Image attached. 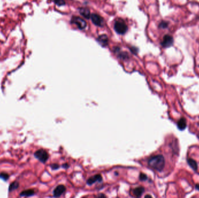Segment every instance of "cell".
<instances>
[{"label":"cell","mask_w":199,"mask_h":198,"mask_svg":"<svg viewBox=\"0 0 199 198\" xmlns=\"http://www.w3.org/2000/svg\"><path fill=\"white\" fill-rule=\"evenodd\" d=\"M149 166L154 169L161 171L165 166V159L162 155H156L148 160Z\"/></svg>","instance_id":"6da1fadb"},{"label":"cell","mask_w":199,"mask_h":198,"mask_svg":"<svg viewBox=\"0 0 199 198\" xmlns=\"http://www.w3.org/2000/svg\"><path fill=\"white\" fill-rule=\"evenodd\" d=\"M114 29L117 33L120 35L125 34L128 30V26L125 22L122 19H118L116 21L114 26Z\"/></svg>","instance_id":"7a4b0ae2"},{"label":"cell","mask_w":199,"mask_h":198,"mask_svg":"<svg viewBox=\"0 0 199 198\" xmlns=\"http://www.w3.org/2000/svg\"><path fill=\"white\" fill-rule=\"evenodd\" d=\"M71 23L76 25L77 27L81 30L85 29L87 26V23L86 22V21L84 19L79 17V16H73V17H72L71 19Z\"/></svg>","instance_id":"3957f363"},{"label":"cell","mask_w":199,"mask_h":198,"mask_svg":"<svg viewBox=\"0 0 199 198\" xmlns=\"http://www.w3.org/2000/svg\"><path fill=\"white\" fill-rule=\"evenodd\" d=\"M35 156L43 163H45L48 159V154L44 149H39L35 153Z\"/></svg>","instance_id":"277c9868"},{"label":"cell","mask_w":199,"mask_h":198,"mask_svg":"<svg viewBox=\"0 0 199 198\" xmlns=\"http://www.w3.org/2000/svg\"><path fill=\"white\" fill-rule=\"evenodd\" d=\"M91 19L93 23L98 26H103L104 23L103 18L100 15L97 13H93L91 15Z\"/></svg>","instance_id":"5b68a950"},{"label":"cell","mask_w":199,"mask_h":198,"mask_svg":"<svg viewBox=\"0 0 199 198\" xmlns=\"http://www.w3.org/2000/svg\"><path fill=\"white\" fill-rule=\"evenodd\" d=\"M174 39L173 37L168 35L164 36L161 42V45L164 48H169L173 45Z\"/></svg>","instance_id":"8992f818"},{"label":"cell","mask_w":199,"mask_h":198,"mask_svg":"<svg viewBox=\"0 0 199 198\" xmlns=\"http://www.w3.org/2000/svg\"><path fill=\"white\" fill-rule=\"evenodd\" d=\"M103 180V177L101 174H97L91 177L87 181V184L89 185H91L96 182H101Z\"/></svg>","instance_id":"52a82bcc"},{"label":"cell","mask_w":199,"mask_h":198,"mask_svg":"<svg viewBox=\"0 0 199 198\" xmlns=\"http://www.w3.org/2000/svg\"><path fill=\"white\" fill-rule=\"evenodd\" d=\"M66 191V187L63 185H60L57 187L54 190V196L55 197H58L61 196Z\"/></svg>","instance_id":"ba28073f"},{"label":"cell","mask_w":199,"mask_h":198,"mask_svg":"<svg viewBox=\"0 0 199 198\" xmlns=\"http://www.w3.org/2000/svg\"><path fill=\"white\" fill-rule=\"evenodd\" d=\"M79 11L80 13L87 19H89L91 17L90 11L89 9L86 8H80L79 9Z\"/></svg>","instance_id":"9c48e42d"},{"label":"cell","mask_w":199,"mask_h":198,"mask_svg":"<svg viewBox=\"0 0 199 198\" xmlns=\"http://www.w3.org/2000/svg\"><path fill=\"white\" fill-rule=\"evenodd\" d=\"M97 41L99 42V43H100L103 46H106L108 45V37L105 35H103L98 36V37L97 38Z\"/></svg>","instance_id":"30bf717a"},{"label":"cell","mask_w":199,"mask_h":198,"mask_svg":"<svg viewBox=\"0 0 199 198\" xmlns=\"http://www.w3.org/2000/svg\"><path fill=\"white\" fill-rule=\"evenodd\" d=\"M144 191V188L142 187H139L138 188H136L133 191L134 195L137 197V198H140L142 195H143V192Z\"/></svg>","instance_id":"8fae6325"},{"label":"cell","mask_w":199,"mask_h":198,"mask_svg":"<svg viewBox=\"0 0 199 198\" xmlns=\"http://www.w3.org/2000/svg\"><path fill=\"white\" fill-rule=\"evenodd\" d=\"M178 127L180 130H184L186 127V121L185 118H181L178 122Z\"/></svg>","instance_id":"7c38bea8"},{"label":"cell","mask_w":199,"mask_h":198,"mask_svg":"<svg viewBox=\"0 0 199 198\" xmlns=\"http://www.w3.org/2000/svg\"><path fill=\"white\" fill-rule=\"evenodd\" d=\"M188 163L189 164V165L190 166V167L194 170H197V168H198V166H197V162L191 159V158H189L188 159Z\"/></svg>","instance_id":"4fadbf2b"},{"label":"cell","mask_w":199,"mask_h":198,"mask_svg":"<svg viewBox=\"0 0 199 198\" xmlns=\"http://www.w3.org/2000/svg\"><path fill=\"white\" fill-rule=\"evenodd\" d=\"M35 191L33 189H27L26 191H24L21 192V196H30L33 195H34Z\"/></svg>","instance_id":"5bb4252c"},{"label":"cell","mask_w":199,"mask_h":198,"mask_svg":"<svg viewBox=\"0 0 199 198\" xmlns=\"http://www.w3.org/2000/svg\"><path fill=\"white\" fill-rule=\"evenodd\" d=\"M18 187H19V183H18L13 182V183H12L10 185V186L9 187V191L10 192L12 191H13V190H15L16 189H17L18 188Z\"/></svg>","instance_id":"9a60e30c"},{"label":"cell","mask_w":199,"mask_h":198,"mask_svg":"<svg viewBox=\"0 0 199 198\" xmlns=\"http://www.w3.org/2000/svg\"><path fill=\"white\" fill-rule=\"evenodd\" d=\"M168 26V23L166 21H162L159 25V27L161 29H165Z\"/></svg>","instance_id":"2e32d148"},{"label":"cell","mask_w":199,"mask_h":198,"mask_svg":"<svg viewBox=\"0 0 199 198\" xmlns=\"http://www.w3.org/2000/svg\"><path fill=\"white\" fill-rule=\"evenodd\" d=\"M8 178H9V175L7 173H2L0 174V178L3 179L4 181H7L8 179Z\"/></svg>","instance_id":"e0dca14e"},{"label":"cell","mask_w":199,"mask_h":198,"mask_svg":"<svg viewBox=\"0 0 199 198\" xmlns=\"http://www.w3.org/2000/svg\"><path fill=\"white\" fill-rule=\"evenodd\" d=\"M139 178L141 181H146L147 179V176L144 173H140L139 175Z\"/></svg>","instance_id":"ac0fdd59"},{"label":"cell","mask_w":199,"mask_h":198,"mask_svg":"<svg viewBox=\"0 0 199 198\" xmlns=\"http://www.w3.org/2000/svg\"><path fill=\"white\" fill-rule=\"evenodd\" d=\"M51 167L53 170H57L59 167V166L57 164H53L51 165Z\"/></svg>","instance_id":"d6986e66"},{"label":"cell","mask_w":199,"mask_h":198,"mask_svg":"<svg viewBox=\"0 0 199 198\" xmlns=\"http://www.w3.org/2000/svg\"><path fill=\"white\" fill-rule=\"evenodd\" d=\"M55 3L59 6L63 5L65 4V2L63 1H55Z\"/></svg>","instance_id":"ffe728a7"},{"label":"cell","mask_w":199,"mask_h":198,"mask_svg":"<svg viewBox=\"0 0 199 198\" xmlns=\"http://www.w3.org/2000/svg\"><path fill=\"white\" fill-rule=\"evenodd\" d=\"M96 198H107V196L103 193H100L97 196Z\"/></svg>","instance_id":"44dd1931"},{"label":"cell","mask_w":199,"mask_h":198,"mask_svg":"<svg viewBox=\"0 0 199 198\" xmlns=\"http://www.w3.org/2000/svg\"><path fill=\"white\" fill-rule=\"evenodd\" d=\"M62 167L64 168V169H67L68 167H69V165L67 164V163H65L64 164L62 165Z\"/></svg>","instance_id":"7402d4cb"},{"label":"cell","mask_w":199,"mask_h":198,"mask_svg":"<svg viewBox=\"0 0 199 198\" xmlns=\"http://www.w3.org/2000/svg\"><path fill=\"white\" fill-rule=\"evenodd\" d=\"M144 198H153V197H152V196L151 195H146L145 196Z\"/></svg>","instance_id":"603a6c76"},{"label":"cell","mask_w":199,"mask_h":198,"mask_svg":"<svg viewBox=\"0 0 199 198\" xmlns=\"http://www.w3.org/2000/svg\"><path fill=\"white\" fill-rule=\"evenodd\" d=\"M196 189H197L199 190V184H197V185H196Z\"/></svg>","instance_id":"cb8c5ba5"},{"label":"cell","mask_w":199,"mask_h":198,"mask_svg":"<svg viewBox=\"0 0 199 198\" xmlns=\"http://www.w3.org/2000/svg\"><path fill=\"white\" fill-rule=\"evenodd\" d=\"M197 137H198V139H199V134H198V136H197Z\"/></svg>","instance_id":"d4e9b609"},{"label":"cell","mask_w":199,"mask_h":198,"mask_svg":"<svg viewBox=\"0 0 199 198\" xmlns=\"http://www.w3.org/2000/svg\"><path fill=\"white\" fill-rule=\"evenodd\" d=\"M83 198H85V197H83Z\"/></svg>","instance_id":"484cf974"}]
</instances>
